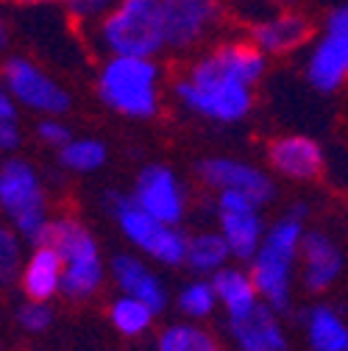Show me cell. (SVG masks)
I'll list each match as a JSON object with an SVG mask.
<instances>
[{"label":"cell","instance_id":"cell-9","mask_svg":"<svg viewBox=\"0 0 348 351\" xmlns=\"http://www.w3.org/2000/svg\"><path fill=\"white\" fill-rule=\"evenodd\" d=\"M103 209L117 221L120 232L134 248H140L142 254H148L151 259L162 262L167 268L187 265V240L190 237L179 226L156 221V217H151L132 201V195L114 193V190L106 193Z\"/></svg>","mask_w":348,"mask_h":351},{"label":"cell","instance_id":"cell-11","mask_svg":"<svg viewBox=\"0 0 348 351\" xmlns=\"http://www.w3.org/2000/svg\"><path fill=\"white\" fill-rule=\"evenodd\" d=\"M318 34V20L307 9H282L248 20L243 36L268 59H284L312 45Z\"/></svg>","mask_w":348,"mask_h":351},{"label":"cell","instance_id":"cell-33","mask_svg":"<svg viewBox=\"0 0 348 351\" xmlns=\"http://www.w3.org/2000/svg\"><path fill=\"white\" fill-rule=\"evenodd\" d=\"M9 45H12V25L3 17V12H0V56L9 51Z\"/></svg>","mask_w":348,"mask_h":351},{"label":"cell","instance_id":"cell-27","mask_svg":"<svg viewBox=\"0 0 348 351\" xmlns=\"http://www.w3.org/2000/svg\"><path fill=\"white\" fill-rule=\"evenodd\" d=\"M117 0H64L62 9L70 17V23H75L84 31H90L92 25H98L112 9H114Z\"/></svg>","mask_w":348,"mask_h":351},{"label":"cell","instance_id":"cell-37","mask_svg":"<svg viewBox=\"0 0 348 351\" xmlns=\"http://www.w3.org/2000/svg\"><path fill=\"white\" fill-rule=\"evenodd\" d=\"M0 3H3V0H0Z\"/></svg>","mask_w":348,"mask_h":351},{"label":"cell","instance_id":"cell-14","mask_svg":"<svg viewBox=\"0 0 348 351\" xmlns=\"http://www.w3.org/2000/svg\"><path fill=\"white\" fill-rule=\"evenodd\" d=\"M198 179L223 193V190H234V193H243L248 195L253 204H268L273 195H276V182L265 170H259L256 165H248L243 159H229V156H209V159H201L198 167Z\"/></svg>","mask_w":348,"mask_h":351},{"label":"cell","instance_id":"cell-18","mask_svg":"<svg viewBox=\"0 0 348 351\" xmlns=\"http://www.w3.org/2000/svg\"><path fill=\"white\" fill-rule=\"evenodd\" d=\"M112 279L114 285L132 298H140L159 315L167 306V287L164 282L134 254H114L112 256Z\"/></svg>","mask_w":348,"mask_h":351},{"label":"cell","instance_id":"cell-21","mask_svg":"<svg viewBox=\"0 0 348 351\" xmlns=\"http://www.w3.org/2000/svg\"><path fill=\"white\" fill-rule=\"evenodd\" d=\"M307 340L312 351H348V324L332 306L318 304L307 313Z\"/></svg>","mask_w":348,"mask_h":351},{"label":"cell","instance_id":"cell-35","mask_svg":"<svg viewBox=\"0 0 348 351\" xmlns=\"http://www.w3.org/2000/svg\"><path fill=\"white\" fill-rule=\"evenodd\" d=\"M14 6H28V9H36V6H62L64 0H9Z\"/></svg>","mask_w":348,"mask_h":351},{"label":"cell","instance_id":"cell-7","mask_svg":"<svg viewBox=\"0 0 348 351\" xmlns=\"http://www.w3.org/2000/svg\"><path fill=\"white\" fill-rule=\"evenodd\" d=\"M164 48L173 56H192L214 45L234 20L229 0H162Z\"/></svg>","mask_w":348,"mask_h":351},{"label":"cell","instance_id":"cell-24","mask_svg":"<svg viewBox=\"0 0 348 351\" xmlns=\"http://www.w3.org/2000/svg\"><path fill=\"white\" fill-rule=\"evenodd\" d=\"M106 159H109L106 143L95 137H73L59 151V165L70 173H95L106 165Z\"/></svg>","mask_w":348,"mask_h":351},{"label":"cell","instance_id":"cell-4","mask_svg":"<svg viewBox=\"0 0 348 351\" xmlns=\"http://www.w3.org/2000/svg\"><path fill=\"white\" fill-rule=\"evenodd\" d=\"M303 234L307 232L298 217L284 215L265 232L262 245L251 259V279L256 293L279 315L287 313L293 304V268L301 254Z\"/></svg>","mask_w":348,"mask_h":351},{"label":"cell","instance_id":"cell-2","mask_svg":"<svg viewBox=\"0 0 348 351\" xmlns=\"http://www.w3.org/2000/svg\"><path fill=\"white\" fill-rule=\"evenodd\" d=\"M95 53L159 59L164 48L162 0H117L114 9L90 31H84Z\"/></svg>","mask_w":348,"mask_h":351},{"label":"cell","instance_id":"cell-22","mask_svg":"<svg viewBox=\"0 0 348 351\" xmlns=\"http://www.w3.org/2000/svg\"><path fill=\"white\" fill-rule=\"evenodd\" d=\"M232 251L221 232H198L187 240V265L195 274H217L226 268Z\"/></svg>","mask_w":348,"mask_h":351},{"label":"cell","instance_id":"cell-17","mask_svg":"<svg viewBox=\"0 0 348 351\" xmlns=\"http://www.w3.org/2000/svg\"><path fill=\"white\" fill-rule=\"evenodd\" d=\"M301 259H303L301 279H303V287H307L310 293L329 290L337 282V276L343 274V262H345L337 243L323 232H307L303 234Z\"/></svg>","mask_w":348,"mask_h":351},{"label":"cell","instance_id":"cell-32","mask_svg":"<svg viewBox=\"0 0 348 351\" xmlns=\"http://www.w3.org/2000/svg\"><path fill=\"white\" fill-rule=\"evenodd\" d=\"M6 123H20V106L3 86V81H0V125H6Z\"/></svg>","mask_w":348,"mask_h":351},{"label":"cell","instance_id":"cell-12","mask_svg":"<svg viewBox=\"0 0 348 351\" xmlns=\"http://www.w3.org/2000/svg\"><path fill=\"white\" fill-rule=\"evenodd\" d=\"M128 195L142 212L170 226H179L187 215V201H190L187 187L182 184L176 170L162 162L145 165L134 182V190Z\"/></svg>","mask_w":348,"mask_h":351},{"label":"cell","instance_id":"cell-3","mask_svg":"<svg viewBox=\"0 0 348 351\" xmlns=\"http://www.w3.org/2000/svg\"><path fill=\"white\" fill-rule=\"evenodd\" d=\"M162 64L142 56H103L95 73L98 101L128 120H153L162 112Z\"/></svg>","mask_w":348,"mask_h":351},{"label":"cell","instance_id":"cell-19","mask_svg":"<svg viewBox=\"0 0 348 351\" xmlns=\"http://www.w3.org/2000/svg\"><path fill=\"white\" fill-rule=\"evenodd\" d=\"M64 282V262L62 254L53 245H34L31 256L25 259L20 285L28 301H51L56 293H62Z\"/></svg>","mask_w":348,"mask_h":351},{"label":"cell","instance_id":"cell-13","mask_svg":"<svg viewBox=\"0 0 348 351\" xmlns=\"http://www.w3.org/2000/svg\"><path fill=\"white\" fill-rule=\"evenodd\" d=\"M217 217H221V234L229 243V251L240 262H251L265 240V223L259 215V204L248 195L223 190L217 195Z\"/></svg>","mask_w":348,"mask_h":351},{"label":"cell","instance_id":"cell-16","mask_svg":"<svg viewBox=\"0 0 348 351\" xmlns=\"http://www.w3.org/2000/svg\"><path fill=\"white\" fill-rule=\"evenodd\" d=\"M229 337L237 351H287V332L279 321V313L259 301L243 318H229Z\"/></svg>","mask_w":348,"mask_h":351},{"label":"cell","instance_id":"cell-20","mask_svg":"<svg viewBox=\"0 0 348 351\" xmlns=\"http://www.w3.org/2000/svg\"><path fill=\"white\" fill-rule=\"evenodd\" d=\"M212 287L217 295V304L229 313V318H243L248 315L253 306L262 301L256 293V285L251 279V274H245L243 268H221L217 274H212Z\"/></svg>","mask_w":348,"mask_h":351},{"label":"cell","instance_id":"cell-5","mask_svg":"<svg viewBox=\"0 0 348 351\" xmlns=\"http://www.w3.org/2000/svg\"><path fill=\"white\" fill-rule=\"evenodd\" d=\"M0 209L12 221V229L34 243L42 245L51 229L48 195L36 167L23 156H9L0 167Z\"/></svg>","mask_w":348,"mask_h":351},{"label":"cell","instance_id":"cell-29","mask_svg":"<svg viewBox=\"0 0 348 351\" xmlns=\"http://www.w3.org/2000/svg\"><path fill=\"white\" fill-rule=\"evenodd\" d=\"M198 335H201V326H192V324H173V326H167V329L159 335L156 351H195Z\"/></svg>","mask_w":348,"mask_h":351},{"label":"cell","instance_id":"cell-15","mask_svg":"<svg viewBox=\"0 0 348 351\" xmlns=\"http://www.w3.org/2000/svg\"><path fill=\"white\" fill-rule=\"evenodd\" d=\"M268 165L290 182H312L323 173V148L307 134H282L268 145Z\"/></svg>","mask_w":348,"mask_h":351},{"label":"cell","instance_id":"cell-31","mask_svg":"<svg viewBox=\"0 0 348 351\" xmlns=\"http://www.w3.org/2000/svg\"><path fill=\"white\" fill-rule=\"evenodd\" d=\"M36 140L42 145L53 148V151H62L73 140V131L64 123V117H39V123H36Z\"/></svg>","mask_w":348,"mask_h":351},{"label":"cell","instance_id":"cell-25","mask_svg":"<svg viewBox=\"0 0 348 351\" xmlns=\"http://www.w3.org/2000/svg\"><path fill=\"white\" fill-rule=\"evenodd\" d=\"M214 306H217V295H214L212 282L206 279H195L179 293V310L187 318H195V321L209 318L214 313Z\"/></svg>","mask_w":348,"mask_h":351},{"label":"cell","instance_id":"cell-34","mask_svg":"<svg viewBox=\"0 0 348 351\" xmlns=\"http://www.w3.org/2000/svg\"><path fill=\"white\" fill-rule=\"evenodd\" d=\"M195 351H221V346H217V340L209 335V332H203L201 329V335H198V346H195Z\"/></svg>","mask_w":348,"mask_h":351},{"label":"cell","instance_id":"cell-28","mask_svg":"<svg viewBox=\"0 0 348 351\" xmlns=\"http://www.w3.org/2000/svg\"><path fill=\"white\" fill-rule=\"evenodd\" d=\"M307 0H229L232 14L237 23H248L259 14H268V12H282V9H303Z\"/></svg>","mask_w":348,"mask_h":351},{"label":"cell","instance_id":"cell-6","mask_svg":"<svg viewBox=\"0 0 348 351\" xmlns=\"http://www.w3.org/2000/svg\"><path fill=\"white\" fill-rule=\"evenodd\" d=\"M42 245H53L64 262L62 293L70 301L92 298L103 285V259L95 237L73 215H62L51 221V229Z\"/></svg>","mask_w":348,"mask_h":351},{"label":"cell","instance_id":"cell-8","mask_svg":"<svg viewBox=\"0 0 348 351\" xmlns=\"http://www.w3.org/2000/svg\"><path fill=\"white\" fill-rule=\"evenodd\" d=\"M303 78L323 95L348 86V0H332L323 9L318 34L303 59Z\"/></svg>","mask_w":348,"mask_h":351},{"label":"cell","instance_id":"cell-1","mask_svg":"<svg viewBox=\"0 0 348 351\" xmlns=\"http://www.w3.org/2000/svg\"><path fill=\"white\" fill-rule=\"evenodd\" d=\"M271 59L240 36H221L203 48L173 81V98L201 120L232 125L253 112L256 84L265 78Z\"/></svg>","mask_w":348,"mask_h":351},{"label":"cell","instance_id":"cell-36","mask_svg":"<svg viewBox=\"0 0 348 351\" xmlns=\"http://www.w3.org/2000/svg\"><path fill=\"white\" fill-rule=\"evenodd\" d=\"M3 162H6V156H3V151H0V167H3Z\"/></svg>","mask_w":348,"mask_h":351},{"label":"cell","instance_id":"cell-10","mask_svg":"<svg viewBox=\"0 0 348 351\" xmlns=\"http://www.w3.org/2000/svg\"><path fill=\"white\" fill-rule=\"evenodd\" d=\"M0 81H3V86L12 93L20 109H28L39 117H64L73 106V95L67 86L25 53L3 56Z\"/></svg>","mask_w":348,"mask_h":351},{"label":"cell","instance_id":"cell-30","mask_svg":"<svg viewBox=\"0 0 348 351\" xmlns=\"http://www.w3.org/2000/svg\"><path fill=\"white\" fill-rule=\"evenodd\" d=\"M17 324L23 332L42 335L53 324V310L48 306V301H25L17 310Z\"/></svg>","mask_w":348,"mask_h":351},{"label":"cell","instance_id":"cell-23","mask_svg":"<svg viewBox=\"0 0 348 351\" xmlns=\"http://www.w3.org/2000/svg\"><path fill=\"white\" fill-rule=\"evenodd\" d=\"M153 318H156V313L148 304H142L140 298L125 295V293L117 295L109 306V321L123 337H142L151 329Z\"/></svg>","mask_w":348,"mask_h":351},{"label":"cell","instance_id":"cell-26","mask_svg":"<svg viewBox=\"0 0 348 351\" xmlns=\"http://www.w3.org/2000/svg\"><path fill=\"white\" fill-rule=\"evenodd\" d=\"M20 234L14 229L0 226V290L9 287L23 274V245Z\"/></svg>","mask_w":348,"mask_h":351}]
</instances>
